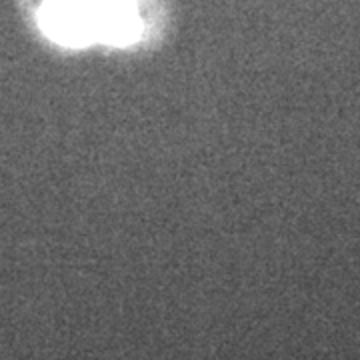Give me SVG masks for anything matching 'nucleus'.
Instances as JSON below:
<instances>
[{"label":"nucleus","mask_w":360,"mask_h":360,"mask_svg":"<svg viewBox=\"0 0 360 360\" xmlns=\"http://www.w3.org/2000/svg\"><path fill=\"white\" fill-rule=\"evenodd\" d=\"M96 46L106 52L142 54L156 51L167 39V25L155 16L146 0H86Z\"/></svg>","instance_id":"obj_1"}]
</instances>
